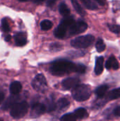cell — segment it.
Returning a JSON list of instances; mask_svg holds the SVG:
<instances>
[{
  "label": "cell",
  "instance_id": "6da1fadb",
  "mask_svg": "<svg viewBox=\"0 0 120 121\" xmlns=\"http://www.w3.org/2000/svg\"><path fill=\"white\" fill-rule=\"evenodd\" d=\"M50 71L53 75L62 76L76 72V65L66 60H59L52 62Z\"/></svg>",
  "mask_w": 120,
  "mask_h": 121
},
{
  "label": "cell",
  "instance_id": "7a4b0ae2",
  "mask_svg": "<svg viewBox=\"0 0 120 121\" xmlns=\"http://www.w3.org/2000/svg\"><path fill=\"white\" fill-rule=\"evenodd\" d=\"M91 95V88L86 84L77 85L73 90L72 96L77 101H84L88 100Z\"/></svg>",
  "mask_w": 120,
  "mask_h": 121
},
{
  "label": "cell",
  "instance_id": "3957f363",
  "mask_svg": "<svg viewBox=\"0 0 120 121\" xmlns=\"http://www.w3.org/2000/svg\"><path fill=\"white\" fill-rule=\"evenodd\" d=\"M28 104L25 101H18L11 108L10 115L15 119H20L25 116L28 111Z\"/></svg>",
  "mask_w": 120,
  "mask_h": 121
},
{
  "label": "cell",
  "instance_id": "277c9868",
  "mask_svg": "<svg viewBox=\"0 0 120 121\" xmlns=\"http://www.w3.org/2000/svg\"><path fill=\"white\" fill-rule=\"evenodd\" d=\"M74 19L72 16H65V18L61 21L59 25L57 26V28L54 30V35L57 38H63L66 32L67 29L70 27V26L74 23Z\"/></svg>",
  "mask_w": 120,
  "mask_h": 121
},
{
  "label": "cell",
  "instance_id": "5b68a950",
  "mask_svg": "<svg viewBox=\"0 0 120 121\" xmlns=\"http://www.w3.org/2000/svg\"><path fill=\"white\" fill-rule=\"evenodd\" d=\"M95 40L94 36L91 35H82L75 38L71 40V45L76 48H86L93 44Z\"/></svg>",
  "mask_w": 120,
  "mask_h": 121
},
{
  "label": "cell",
  "instance_id": "8992f818",
  "mask_svg": "<svg viewBox=\"0 0 120 121\" xmlns=\"http://www.w3.org/2000/svg\"><path fill=\"white\" fill-rule=\"evenodd\" d=\"M33 88L40 93H44L47 89V82L45 76L42 74H39L32 81Z\"/></svg>",
  "mask_w": 120,
  "mask_h": 121
},
{
  "label": "cell",
  "instance_id": "52a82bcc",
  "mask_svg": "<svg viewBox=\"0 0 120 121\" xmlns=\"http://www.w3.org/2000/svg\"><path fill=\"white\" fill-rule=\"evenodd\" d=\"M87 28H88V25L84 21H79L76 22L74 21V23H72L69 28L68 35L69 36H72V35L80 34L81 33L85 32Z\"/></svg>",
  "mask_w": 120,
  "mask_h": 121
},
{
  "label": "cell",
  "instance_id": "ba28073f",
  "mask_svg": "<svg viewBox=\"0 0 120 121\" xmlns=\"http://www.w3.org/2000/svg\"><path fill=\"white\" fill-rule=\"evenodd\" d=\"M45 112H47V110L44 104L35 103L32 106L30 111V116L32 118H37L45 113Z\"/></svg>",
  "mask_w": 120,
  "mask_h": 121
},
{
  "label": "cell",
  "instance_id": "9c48e42d",
  "mask_svg": "<svg viewBox=\"0 0 120 121\" xmlns=\"http://www.w3.org/2000/svg\"><path fill=\"white\" fill-rule=\"evenodd\" d=\"M20 96L19 94L18 95H13L11 94V96H9L3 104L1 106V109L4 111H7L8 109L12 108L16 103H18L20 101Z\"/></svg>",
  "mask_w": 120,
  "mask_h": 121
},
{
  "label": "cell",
  "instance_id": "30bf717a",
  "mask_svg": "<svg viewBox=\"0 0 120 121\" xmlns=\"http://www.w3.org/2000/svg\"><path fill=\"white\" fill-rule=\"evenodd\" d=\"M80 80L78 78H74V77H71V78H67L66 79H64L62 82V86L63 89L65 90H69L71 89H74L77 85L79 84Z\"/></svg>",
  "mask_w": 120,
  "mask_h": 121
},
{
  "label": "cell",
  "instance_id": "8fae6325",
  "mask_svg": "<svg viewBox=\"0 0 120 121\" xmlns=\"http://www.w3.org/2000/svg\"><path fill=\"white\" fill-rule=\"evenodd\" d=\"M14 39L16 46L22 47L27 43V36L25 33L19 32L16 33L14 36Z\"/></svg>",
  "mask_w": 120,
  "mask_h": 121
},
{
  "label": "cell",
  "instance_id": "7c38bea8",
  "mask_svg": "<svg viewBox=\"0 0 120 121\" xmlns=\"http://www.w3.org/2000/svg\"><path fill=\"white\" fill-rule=\"evenodd\" d=\"M105 67L108 69H117L120 67V65L119 62L117 61V60L116 59V57L114 55H111L109 59L108 60V61L106 62L105 64Z\"/></svg>",
  "mask_w": 120,
  "mask_h": 121
},
{
  "label": "cell",
  "instance_id": "4fadbf2b",
  "mask_svg": "<svg viewBox=\"0 0 120 121\" xmlns=\"http://www.w3.org/2000/svg\"><path fill=\"white\" fill-rule=\"evenodd\" d=\"M22 89V85L21 84L18 82V81H15L13 82L9 87V91L10 93L13 95H18L20 94V92L21 91Z\"/></svg>",
  "mask_w": 120,
  "mask_h": 121
},
{
  "label": "cell",
  "instance_id": "5bb4252c",
  "mask_svg": "<svg viewBox=\"0 0 120 121\" xmlns=\"http://www.w3.org/2000/svg\"><path fill=\"white\" fill-rule=\"evenodd\" d=\"M103 57H99L96 59L95 66V73L96 75H100L103 73Z\"/></svg>",
  "mask_w": 120,
  "mask_h": 121
},
{
  "label": "cell",
  "instance_id": "9a60e30c",
  "mask_svg": "<svg viewBox=\"0 0 120 121\" xmlns=\"http://www.w3.org/2000/svg\"><path fill=\"white\" fill-rule=\"evenodd\" d=\"M69 106V101L64 98H61L57 104V108L61 111H64L66 109H67Z\"/></svg>",
  "mask_w": 120,
  "mask_h": 121
},
{
  "label": "cell",
  "instance_id": "2e32d148",
  "mask_svg": "<svg viewBox=\"0 0 120 121\" xmlns=\"http://www.w3.org/2000/svg\"><path fill=\"white\" fill-rule=\"evenodd\" d=\"M45 106L46 107L47 112L52 111L57 108V104H55V103H54V99L52 97L46 99L45 103Z\"/></svg>",
  "mask_w": 120,
  "mask_h": 121
},
{
  "label": "cell",
  "instance_id": "e0dca14e",
  "mask_svg": "<svg viewBox=\"0 0 120 121\" xmlns=\"http://www.w3.org/2000/svg\"><path fill=\"white\" fill-rule=\"evenodd\" d=\"M120 98V88L112 90L106 95V99L108 101H112Z\"/></svg>",
  "mask_w": 120,
  "mask_h": 121
},
{
  "label": "cell",
  "instance_id": "ac0fdd59",
  "mask_svg": "<svg viewBox=\"0 0 120 121\" xmlns=\"http://www.w3.org/2000/svg\"><path fill=\"white\" fill-rule=\"evenodd\" d=\"M59 11L63 16H68L70 13V9L65 3H61L59 4Z\"/></svg>",
  "mask_w": 120,
  "mask_h": 121
},
{
  "label": "cell",
  "instance_id": "d6986e66",
  "mask_svg": "<svg viewBox=\"0 0 120 121\" xmlns=\"http://www.w3.org/2000/svg\"><path fill=\"white\" fill-rule=\"evenodd\" d=\"M108 90V85H105V84L101 85L95 90V94L98 97H103L106 94Z\"/></svg>",
  "mask_w": 120,
  "mask_h": 121
},
{
  "label": "cell",
  "instance_id": "ffe728a7",
  "mask_svg": "<svg viewBox=\"0 0 120 121\" xmlns=\"http://www.w3.org/2000/svg\"><path fill=\"white\" fill-rule=\"evenodd\" d=\"M74 113H75L77 119H83L88 116L87 111L83 108H79L76 109Z\"/></svg>",
  "mask_w": 120,
  "mask_h": 121
},
{
  "label": "cell",
  "instance_id": "44dd1931",
  "mask_svg": "<svg viewBox=\"0 0 120 121\" xmlns=\"http://www.w3.org/2000/svg\"><path fill=\"white\" fill-rule=\"evenodd\" d=\"M71 4L73 5V6L74 7L75 10L81 16H84L85 15V11L83 9V8L81 7V6L79 4V3L78 2L77 0H71Z\"/></svg>",
  "mask_w": 120,
  "mask_h": 121
},
{
  "label": "cell",
  "instance_id": "7402d4cb",
  "mask_svg": "<svg viewBox=\"0 0 120 121\" xmlns=\"http://www.w3.org/2000/svg\"><path fill=\"white\" fill-rule=\"evenodd\" d=\"M81 1L83 4V5L88 9L95 10V9H98L97 5L94 2H93L91 0H81Z\"/></svg>",
  "mask_w": 120,
  "mask_h": 121
},
{
  "label": "cell",
  "instance_id": "603a6c76",
  "mask_svg": "<svg viewBox=\"0 0 120 121\" xmlns=\"http://www.w3.org/2000/svg\"><path fill=\"white\" fill-rule=\"evenodd\" d=\"M53 24L49 20H44L40 23V28L42 30H48L52 28Z\"/></svg>",
  "mask_w": 120,
  "mask_h": 121
},
{
  "label": "cell",
  "instance_id": "cb8c5ba5",
  "mask_svg": "<svg viewBox=\"0 0 120 121\" xmlns=\"http://www.w3.org/2000/svg\"><path fill=\"white\" fill-rule=\"evenodd\" d=\"M60 120L62 121H75L77 120V118L74 113H70L64 115Z\"/></svg>",
  "mask_w": 120,
  "mask_h": 121
},
{
  "label": "cell",
  "instance_id": "d4e9b609",
  "mask_svg": "<svg viewBox=\"0 0 120 121\" xmlns=\"http://www.w3.org/2000/svg\"><path fill=\"white\" fill-rule=\"evenodd\" d=\"M95 48H96V50L98 52H101L104 51L105 49V44L104 41L102 39L99 38L96 42Z\"/></svg>",
  "mask_w": 120,
  "mask_h": 121
},
{
  "label": "cell",
  "instance_id": "484cf974",
  "mask_svg": "<svg viewBox=\"0 0 120 121\" xmlns=\"http://www.w3.org/2000/svg\"><path fill=\"white\" fill-rule=\"evenodd\" d=\"M63 48L62 45L58 43H53L50 45V49L51 51L52 52H58V51H60L62 50Z\"/></svg>",
  "mask_w": 120,
  "mask_h": 121
},
{
  "label": "cell",
  "instance_id": "4316f807",
  "mask_svg": "<svg viewBox=\"0 0 120 121\" xmlns=\"http://www.w3.org/2000/svg\"><path fill=\"white\" fill-rule=\"evenodd\" d=\"M1 28L6 33L10 31L9 24H8V21H7V20L6 18H3L1 20Z\"/></svg>",
  "mask_w": 120,
  "mask_h": 121
},
{
  "label": "cell",
  "instance_id": "83f0119b",
  "mask_svg": "<svg viewBox=\"0 0 120 121\" xmlns=\"http://www.w3.org/2000/svg\"><path fill=\"white\" fill-rule=\"evenodd\" d=\"M109 29L115 33H120V26L118 25H114V24H108V25Z\"/></svg>",
  "mask_w": 120,
  "mask_h": 121
},
{
  "label": "cell",
  "instance_id": "f1b7e54d",
  "mask_svg": "<svg viewBox=\"0 0 120 121\" xmlns=\"http://www.w3.org/2000/svg\"><path fill=\"white\" fill-rule=\"evenodd\" d=\"M86 67L83 65H81V64L76 65V72L80 73V74H83L86 72Z\"/></svg>",
  "mask_w": 120,
  "mask_h": 121
},
{
  "label": "cell",
  "instance_id": "f546056e",
  "mask_svg": "<svg viewBox=\"0 0 120 121\" xmlns=\"http://www.w3.org/2000/svg\"><path fill=\"white\" fill-rule=\"evenodd\" d=\"M113 113L115 116L117 117H120V106H117V108H115L114 111H113Z\"/></svg>",
  "mask_w": 120,
  "mask_h": 121
},
{
  "label": "cell",
  "instance_id": "4dcf8cb0",
  "mask_svg": "<svg viewBox=\"0 0 120 121\" xmlns=\"http://www.w3.org/2000/svg\"><path fill=\"white\" fill-rule=\"evenodd\" d=\"M56 1L57 0H47V6L50 7L52 6L55 4Z\"/></svg>",
  "mask_w": 120,
  "mask_h": 121
},
{
  "label": "cell",
  "instance_id": "1f68e13d",
  "mask_svg": "<svg viewBox=\"0 0 120 121\" xmlns=\"http://www.w3.org/2000/svg\"><path fill=\"white\" fill-rule=\"evenodd\" d=\"M97 3H98L100 6H105L106 4V0H94Z\"/></svg>",
  "mask_w": 120,
  "mask_h": 121
},
{
  "label": "cell",
  "instance_id": "d6a6232c",
  "mask_svg": "<svg viewBox=\"0 0 120 121\" xmlns=\"http://www.w3.org/2000/svg\"><path fill=\"white\" fill-rule=\"evenodd\" d=\"M4 97H5L4 93V92H2V91H0V104H1V103L4 101Z\"/></svg>",
  "mask_w": 120,
  "mask_h": 121
},
{
  "label": "cell",
  "instance_id": "836d02e7",
  "mask_svg": "<svg viewBox=\"0 0 120 121\" xmlns=\"http://www.w3.org/2000/svg\"><path fill=\"white\" fill-rule=\"evenodd\" d=\"M33 1V2H34V3H40V2L43 1L44 0H27V1Z\"/></svg>",
  "mask_w": 120,
  "mask_h": 121
},
{
  "label": "cell",
  "instance_id": "e575fe53",
  "mask_svg": "<svg viewBox=\"0 0 120 121\" xmlns=\"http://www.w3.org/2000/svg\"><path fill=\"white\" fill-rule=\"evenodd\" d=\"M11 35H6V38H5V40L8 42V41L11 40Z\"/></svg>",
  "mask_w": 120,
  "mask_h": 121
}]
</instances>
